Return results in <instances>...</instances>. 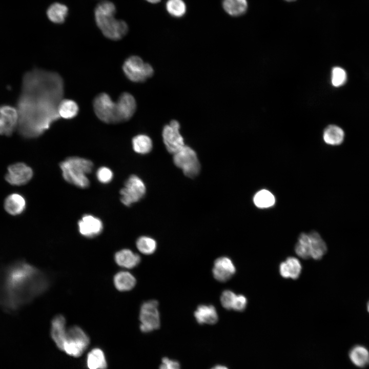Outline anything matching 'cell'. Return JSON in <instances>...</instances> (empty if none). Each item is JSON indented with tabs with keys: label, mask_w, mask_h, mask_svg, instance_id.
Returning <instances> with one entry per match:
<instances>
[{
	"label": "cell",
	"mask_w": 369,
	"mask_h": 369,
	"mask_svg": "<svg viewBox=\"0 0 369 369\" xmlns=\"http://www.w3.org/2000/svg\"><path fill=\"white\" fill-rule=\"evenodd\" d=\"M64 95V80L58 73L37 68L26 73L16 107L20 135L36 138L48 130L60 118L58 107Z\"/></svg>",
	"instance_id": "cell-1"
},
{
	"label": "cell",
	"mask_w": 369,
	"mask_h": 369,
	"mask_svg": "<svg viewBox=\"0 0 369 369\" xmlns=\"http://www.w3.org/2000/svg\"><path fill=\"white\" fill-rule=\"evenodd\" d=\"M49 283L44 273L25 261L0 266V306L16 311L45 292Z\"/></svg>",
	"instance_id": "cell-2"
},
{
	"label": "cell",
	"mask_w": 369,
	"mask_h": 369,
	"mask_svg": "<svg viewBox=\"0 0 369 369\" xmlns=\"http://www.w3.org/2000/svg\"><path fill=\"white\" fill-rule=\"evenodd\" d=\"M115 12V5L109 1L99 3L94 10L97 27L105 37L113 40L121 39L128 31V25L125 21L114 17Z\"/></svg>",
	"instance_id": "cell-3"
},
{
	"label": "cell",
	"mask_w": 369,
	"mask_h": 369,
	"mask_svg": "<svg viewBox=\"0 0 369 369\" xmlns=\"http://www.w3.org/2000/svg\"><path fill=\"white\" fill-rule=\"evenodd\" d=\"M59 167L64 179L68 183L81 189L89 186L87 175L93 168L91 160L77 156L69 157L60 163Z\"/></svg>",
	"instance_id": "cell-4"
},
{
	"label": "cell",
	"mask_w": 369,
	"mask_h": 369,
	"mask_svg": "<svg viewBox=\"0 0 369 369\" xmlns=\"http://www.w3.org/2000/svg\"><path fill=\"white\" fill-rule=\"evenodd\" d=\"M122 70L126 77L134 83H142L154 74L152 66L138 56L129 57L122 65Z\"/></svg>",
	"instance_id": "cell-5"
},
{
	"label": "cell",
	"mask_w": 369,
	"mask_h": 369,
	"mask_svg": "<svg viewBox=\"0 0 369 369\" xmlns=\"http://www.w3.org/2000/svg\"><path fill=\"white\" fill-rule=\"evenodd\" d=\"M94 111L101 121L106 124L119 123L117 102L106 93L97 95L93 102Z\"/></svg>",
	"instance_id": "cell-6"
},
{
	"label": "cell",
	"mask_w": 369,
	"mask_h": 369,
	"mask_svg": "<svg viewBox=\"0 0 369 369\" xmlns=\"http://www.w3.org/2000/svg\"><path fill=\"white\" fill-rule=\"evenodd\" d=\"M173 162L188 177L193 178L200 172V164L196 153L188 146L184 145L173 154Z\"/></svg>",
	"instance_id": "cell-7"
},
{
	"label": "cell",
	"mask_w": 369,
	"mask_h": 369,
	"mask_svg": "<svg viewBox=\"0 0 369 369\" xmlns=\"http://www.w3.org/2000/svg\"><path fill=\"white\" fill-rule=\"evenodd\" d=\"M89 343L90 339L86 333L80 327L73 326L67 330L63 351L70 356L79 357Z\"/></svg>",
	"instance_id": "cell-8"
},
{
	"label": "cell",
	"mask_w": 369,
	"mask_h": 369,
	"mask_svg": "<svg viewBox=\"0 0 369 369\" xmlns=\"http://www.w3.org/2000/svg\"><path fill=\"white\" fill-rule=\"evenodd\" d=\"M146 192V187L142 180L136 175H132L120 190V201L125 206L130 207L140 200Z\"/></svg>",
	"instance_id": "cell-9"
},
{
	"label": "cell",
	"mask_w": 369,
	"mask_h": 369,
	"mask_svg": "<svg viewBox=\"0 0 369 369\" xmlns=\"http://www.w3.org/2000/svg\"><path fill=\"white\" fill-rule=\"evenodd\" d=\"M158 303L155 300L145 302L141 306L139 313L140 329L142 332L149 333L160 326Z\"/></svg>",
	"instance_id": "cell-10"
},
{
	"label": "cell",
	"mask_w": 369,
	"mask_h": 369,
	"mask_svg": "<svg viewBox=\"0 0 369 369\" xmlns=\"http://www.w3.org/2000/svg\"><path fill=\"white\" fill-rule=\"evenodd\" d=\"M180 128L179 122L172 120L162 129V136L165 147L167 151L173 154L184 146L183 138L180 133Z\"/></svg>",
	"instance_id": "cell-11"
},
{
	"label": "cell",
	"mask_w": 369,
	"mask_h": 369,
	"mask_svg": "<svg viewBox=\"0 0 369 369\" xmlns=\"http://www.w3.org/2000/svg\"><path fill=\"white\" fill-rule=\"evenodd\" d=\"M19 115L16 107L8 105L0 106V134L11 135L17 128Z\"/></svg>",
	"instance_id": "cell-12"
},
{
	"label": "cell",
	"mask_w": 369,
	"mask_h": 369,
	"mask_svg": "<svg viewBox=\"0 0 369 369\" xmlns=\"http://www.w3.org/2000/svg\"><path fill=\"white\" fill-rule=\"evenodd\" d=\"M33 176V171L24 163H16L8 168L6 180L12 185L20 186L28 182Z\"/></svg>",
	"instance_id": "cell-13"
},
{
	"label": "cell",
	"mask_w": 369,
	"mask_h": 369,
	"mask_svg": "<svg viewBox=\"0 0 369 369\" xmlns=\"http://www.w3.org/2000/svg\"><path fill=\"white\" fill-rule=\"evenodd\" d=\"M78 230L81 235L93 238L100 234L103 230L101 220L94 216L86 214L78 222Z\"/></svg>",
	"instance_id": "cell-14"
},
{
	"label": "cell",
	"mask_w": 369,
	"mask_h": 369,
	"mask_svg": "<svg viewBox=\"0 0 369 369\" xmlns=\"http://www.w3.org/2000/svg\"><path fill=\"white\" fill-rule=\"evenodd\" d=\"M235 266L230 258L221 257L216 259L212 270L213 276L220 282H225L235 273Z\"/></svg>",
	"instance_id": "cell-15"
},
{
	"label": "cell",
	"mask_w": 369,
	"mask_h": 369,
	"mask_svg": "<svg viewBox=\"0 0 369 369\" xmlns=\"http://www.w3.org/2000/svg\"><path fill=\"white\" fill-rule=\"evenodd\" d=\"M117 104L120 122L131 119L136 109V102L134 96L129 93L124 92L120 95Z\"/></svg>",
	"instance_id": "cell-16"
},
{
	"label": "cell",
	"mask_w": 369,
	"mask_h": 369,
	"mask_svg": "<svg viewBox=\"0 0 369 369\" xmlns=\"http://www.w3.org/2000/svg\"><path fill=\"white\" fill-rule=\"evenodd\" d=\"M66 320L62 315L54 317L51 322V336L57 347L63 350L66 337Z\"/></svg>",
	"instance_id": "cell-17"
},
{
	"label": "cell",
	"mask_w": 369,
	"mask_h": 369,
	"mask_svg": "<svg viewBox=\"0 0 369 369\" xmlns=\"http://www.w3.org/2000/svg\"><path fill=\"white\" fill-rule=\"evenodd\" d=\"M308 247L310 257L315 260L322 258L327 251L326 243L316 231L308 233Z\"/></svg>",
	"instance_id": "cell-18"
},
{
	"label": "cell",
	"mask_w": 369,
	"mask_h": 369,
	"mask_svg": "<svg viewBox=\"0 0 369 369\" xmlns=\"http://www.w3.org/2000/svg\"><path fill=\"white\" fill-rule=\"evenodd\" d=\"M197 322L200 324H213L218 319L215 308L212 305H200L194 312Z\"/></svg>",
	"instance_id": "cell-19"
},
{
	"label": "cell",
	"mask_w": 369,
	"mask_h": 369,
	"mask_svg": "<svg viewBox=\"0 0 369 369\" xmlns=\"http://www.w3.org/2000/svg\"><path fill=\"white\" fill-rule=\"evenodd\" d=\"M302 266L296 258L290 257L279 265L280 275L285 278L297 279L301 272Z\"/></svg>",
	"instance_id": "cell-20"
},
{
	"label": "cell",
	"mask_w": 369,
	"mask_h": 369,
	"mask_svg": "<svg viewBox=\"0 0 369 369\" xmlns=\"http://www.w3.org/2000/svg\"><path fill=\"white\" fill-rule=\"evenodd\" d=\"M116 263L125 268L131 269L137 266L140 262V256L128 249H123L115 255Z\"/></svg>",
	"instance_id": "cell-21"
},
{
	"label": "cell",
	"mask_w": 369,
	"mask_h": 369,
	"mask_svg": "<svg viewBox=\"0 0 369 369\" xmlns=\"http://www.w3.org/2000/svg\"><path fill=\"white\" fill-rule=\"evenodd\" d=\"M26 201L23 196L17 193L8 196L4 203L6 211L11 215H16L22 213L25 209Z\"/></svg>",
	"instance_id": "cell-22"
},
{
	"label": "cell",
	"mask_w": 369,
	"mask_h": 369,
	"mask_svg": "<svg viewBox=\"0 0 369 369\" xmlns=\"http://www.w3.org/2000/svg\"><path fill=\"white\" fill-rule=\"evenodd\" d=\"M87 365L89 369H106L107 363L103 351L99 348L92 349L87 355Z\"/></svg>",
	"instance_id": "cell-23"
},
{
	"label": "cell",
	"mask_w": 369,
	"mask_h": 369,
	"mask_svg": "<svg viewBox=\"0 0 369 369\" xmlns=\"http://www.w3.org/2000/svg\"><path fill=\"white\" fill-rule=\"evenodd\" d=\"M114 283L118 290L127 291L134 287L136 284V279L130 273L127 271H121L115 275Z\"/></svg>",
	"instance_id": "cell-24"
},
{
	"label": "cell",
	"mask_w": 369,
	"mask_h": 369,
	"mask_svg": "<svg viewBox=\"0 0 369 369\" xmlns=\"http://www.w3.org/2000/svg\"><path fill=\"white\" fill-rule=\"evenodd\" d=\"M247 0H223L222 7L224 11L232 16L244 14L248 9Z\"/></svg>",
	"instance_id": "cell-25"
},
{
	"label": "cell",
	"mask_w": 369,
	"mask_h": 369,
	"mask_svg": "<svg viewBox=\"0 0 369 369\" xmlns=\"http://www.w3.org/2000/svg\"><path fill=\"white\" fill-rule=\"evenodd\" d=\"M349 357L352 363L359 367L369 364V352L362 345H356L350 351Z\"/></svg>",
	"instance_id": "cell-26"
},
{
	"label": "cell",
	"mask_w": 369,
	"mask_h": 369,
	"mask_svg": "<svg viewBox=\"0 0 369 369\" xmlns=\"http://www.w3.org/2000/svg\"><path fill=\"white\" fill-rule=\"evenodd\" d=\"M134 151L139 154H147L150 153L153 148L151 138L146 134H138L135 136L132 140Z\"/></svg>",
	"instance_id": "cell-27"
},
{
	"label": "cell",
	"mask_w": 369,
	"mask_h": 369,
	"mask_svg": "<svg viewBox=\"0 0 369 369\" xmlns=\"http://www.w3.org/2000/svg\"><path fill=\"white\" fill-rule=\"evenodd\" d=\"M79 107L77 103L69 99H63L58 107V113L64 119L74 118L78 114Z\"/></svg>",
	"instance_id": "cell-28"
},
{
	"label": "cell",
	"mask_w": 369,
	"mask_h": 369,
	"mask_svg": "<svg viewBox=\"0 0 369 369\" xmlns=\"http://www.w3.org/2000/svg\"><path fill=\"white\" fill-rule=\"evenodd\" d=\"M68 11V9L66 5L55 3L48 8L47 14L48 18L53 23L61 24L65 22Z\"/></svg>",
	"instance_id": "cell-29"
},
{
	"label": "cell",
	"mask_w": 369,
	"mask_h": 369,
	"mask_svg": "<svg viewBox=\"0 0 369 369\" xmlns=\"http://www.w3.org/2000/svg\"><path fill=\"white\" fill-rule=\"evenodd\" d=\"M324 141L331 145L341 144L344 137L343 131L340 127L335 125L329 126L323 132Z\"/></svg>",
	"instance_id": "cell-30"
},
{
	"label": "cell",
	"mask_w": 369,
	"mask_h": 369,
	"mask_svg": "<svg viewBox=\"0 0 369 369\" xmlns=\"http://www.w3.org/2000/svg\"><path fill=\"white\" fill-rule=\"evenodd\" d=\"M253 202L259 208H268L274 206L275 203V198L271 192L263 189L255 194Z\"/></svg>",
	"instance_id": "cell-31"
},
{
	"label": "cell",
	"mask_w": 369,
	"mask_h": 369,
	"mask_svg": "<svg viewBox=\"0 0 369 369\" xmlns=\"http://www.w3.org/2000/svg\"><path fill=\"white\" fill-rule=\"evenodd\" d=\"M136 244L138 250L146 255L152 254L155 251L157 248V243L155 240L146 236L139 237L136 240Z\"/></svg>",
	"instance_id": "cell-32"
},
{
	"label": "cell",
	"mask_w": 369,
	"mask_h": 369,
	"mask_svg": "<svg viewBox=\"0 0 369 369\" xmlns=\"http://www.w3.org/2000/svg\"><path fill=\"white\" fill-rule=\"evenodd\" d=\"M166 8L168 13L175 17L183 16L187 10L185 3L183 0H168Z\"/></svg>",
	"instance_id": "cell-33"
},
{
	"label": "cell",
	"mask_w": 369,
	"mask_h": 369,
	"mask_svg": "<svg viewBox=\"0 0 369 369\" xmlns=\"http://www.w3.org/2000/svg\"><path fill=\"white\" fill-rule=\"evenodd\" d=\"M332 84L334 87H340L343 85L346 80V73L344 69L336 67L333 69L332 72Z\"/></svg>",
	"instance_id": "cell-34"
},
{
	"label": "cell",
	"mask_w": 369,
	"mask_h": 369,
	"mask_svg": "<svg viewBox=\"0 0 369 369\" xmlns=\"http://www.w3.org/2000/svg\"><path fill=\"white\" fill-rule=\"evenodd\" d=\"M236 295L230 290L224 291L220 297V301L222 306L227 310H233Z\"/></svg>",
	"instance_id": "cell-35"
},
{
	"label": "cell",
	"mask_w": 369,
	"mask_h": 369,
	"mask_svg": "<svg viewBox=\"0 0 369 369\" xmlns=\"http://www.w3.org/2000/svg\"><path fill=\"white\" fill-rule=\"evenodd\" d=\"M113 177V174L110 169L106 167H101L96 171V177L102 183L110 182Z\"/></svg>",
	"instance_id": "cell-36"
},
{
	"label": "cell",
	"mask_w": 369,
	"mask_h": 369,
	"mask_svg": "<svg viewBox=\"0 0 369 369\" xmlns=\"http://www.w3.org/2000/svg\"><path fill=\"white\" fill-rule=\"evenodd\" d=\"M247 304V299L246 297L242 295H237L233 307V310L236 311L242 312L246 308Z\"/></svg>",
	"instance_id": "cell-37"
},
{
	"label": "cell",
	"mask_w": 369,
	"mask_h": 369,
	"mask_svg": "<svg viewBox=\"0 0 369 369\" xmlns=\"http://www.w3.org/2000/svg\"><path fill=\"white\" fill-rule=\"evenodd\" d=\"M159 369H180V366L178 361L163 357Z\"/></svg>",
	"instance_id": "cell-38"
},
{
	"label": "cell",
	"mask_w": 369,
	"mask_h": 369,
	"mask_svg": "<svg viewBox=\"0 0 369 369\" xmlns=\"http://www.w3.org/2000/svg\"><path fill=\"white\" fill-rule=\"evenodd\" d=\"M211 369H229L227 366L222 365H217Z\"/></svg>",
	"instance_id": "cell-39"
},
{
	"label": "cell",
	"mask_w": 369,
	"mask_h": 369,
	"mask_svg": "<svg viewBox=\"0 0 369 369\" xmlns=\"http://www.w3.org/2000/svg\"><path fill=\"white\" fill-rule=\"evenodd\" d=\"M149 3H152V4H156L159 3L161 0H146Z\"/></svg>",
	"instance_id": "cell-40"
},
{
	"label": "cell",
	"mask_w": 369,
	"mask_h": 369,
	"mask_svg": "<svg viewBox=\"0 0 369 369\" xmlns=\"http://www.w3.org/2000/svg\"><path fill=\"white\" fill-rule=\"evenodd\" d=\"M367 312L369 313V301L367 303Z\"/></svg>",
	"instance_id": "cell-41"
},
{
	"label": "cell",
	"mask_w": 369,
	"mask_h": 369,
	"mask_svg": "<svg viewBox=\"0 0 369 369\" xmlns=\"http://www.w3.org/2000/svg\"><path fill=\"white\" fill-rule=\"evenodd\" d=\"M285 1H287V2H291L295 1H296V0H285Z\"/></svg>",
	"instance_id": "cell-42"
}]
</instances>
